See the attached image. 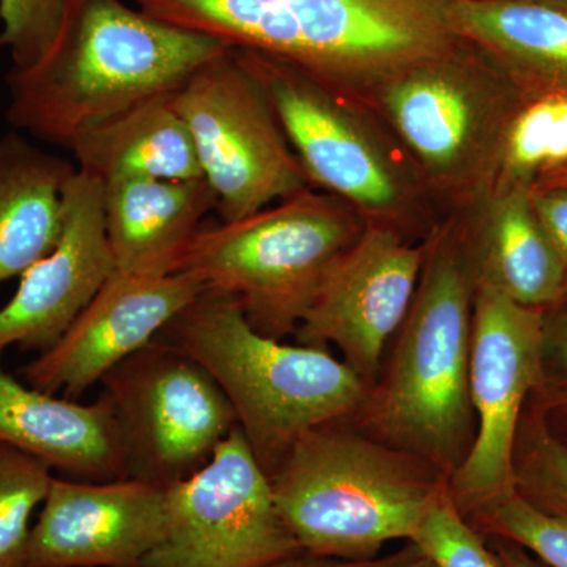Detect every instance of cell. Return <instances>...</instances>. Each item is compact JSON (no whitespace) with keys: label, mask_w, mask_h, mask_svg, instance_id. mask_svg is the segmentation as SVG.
<instances>
[{"label":"cell","mask_w":567,"mask_h":567,"mask_svg":"<svg viewBox=\"0 0 567 567\" xmlns=\"http://www.w3.org/2000/svg\"><path fill=\"white\" fill-rule=\"evenodd\" d=\"M227 48L122 0H69L50 50L7 74V118L14 132L69 148L78 134L134 104L177 92Z\"/></svg>","instance_id":"1"},{"label":"cell","mask_w":567,"mask_h":567,"mask_svg":"<svg viewBox=\"0 0 567 567\" xmlns=\"http://www.w3.org/2000/svg\"><path fill=\"white\" fill-rule=\"evenodd\" d=\"M476 279L468 249L453 235L427 246L404 323L375 382L347 423L451 477L476 436L470 398Z\"/></svg>","instance_id":"2"},{"label":"cell","mask_w":567,"mask_h":567,"mask_svg":"<svg viewBox=\"0 0 567 567\" xmlns=\"http://www.w3.org/2000/svg\"><path fill=\"white\" fill-rule=\"evenodd\" d=\"M167 24L260 52L331 93L431 55L442 40L439 0H134Z\"/></svg>","instance_id":"3"},{"label":"cell","mask_w":567,"mask_h":567,"mask_svg":"<svg viewBox=\"0 0 567 567\" xmlns=\"http://www.w3.org/2000/svg\"><path fill=\"white\" fill-rule=\"evenodd\" d=\"M276 507L306 554L375 558L412 540L450 477L346 420L306 432L270 475Z\"/></svg>","instance_id":"4"},{"label":"cell","mask_w":567,"mask_h":567,"mask_svg":"<svg viewBox=\"0 0 567 567\" xmlns=\"http://www.w3.org/2000/svg\"><path fill=\"white\" fill-rule=\"evenodd\" d=\"M156 338L207 369L268 477L306 432L352 416L368 391L324 347L286 344L254 330L237 301L218 290L197 295Z\"/></svg>","instance_id":"5"},{"label":"cell","mask_w":567,"mask_h":567,"mask_svg":"<svg viewBox=\"0 0 567 567\" xmlns=\"http://www.w3.org/2000/svg\"><path fill=\"white\" fill-rule=\"evenodd\" d=\"M363 233L344 204L305 189L276 207L200 229L178 271L233 297L254 330L293 334L338 257Z\"/></svg>","instance_id":"6"},{"label":"cell","mask_w":567,"mask_h":567,"mask_svg":"<svg viewBox=\"0 0 567 567\" xmlns=\"http://www.w3.org/2000/svg\"><path fill=\"white\" fill-rule=\"evenodd\" d=\"M223 223L305 192L308 177L264 85L234 48L204 63L173 93Z\"/></svg>","instance_id":"7"},{"label":"cell","mask_w":567,"mask_h":567,"mask_svg":"<svg viewBox=\"0 0 567 567\" xmlns=\"http://www.w3.org/2000/svg\"><path fill=\"white\" fill-rule=\"evenodd\" d=\"M128 456L130 477L162 486L194 475L238 427L204 365L155 338L102 380Z\"/></svg>","instance_id":"8"},{"label":"cell","mask_w":567,"mask_h":567,"mask_svg":"<svg viewBox=\"0 0 567 567\" xmlns=\"http://www.w3.org/2000/svg\"><path fill=\"white\" fill-rule=\"evenodd\" d=\"M303 554L240 427L194 475L167 486L166 533L140 567H268Z\"/></svg>","instance_id":"9"},{"label":"cell","mask_w":567,"mask_h":567,"mask_svg":"<svg viewBox=\"0 0 567 567\" xmlns=\"http://www.w3.org/2000/svg\"><path fill=\"white\" fill-rule=\"evenodd\" d=\"M544 315L476 282L473 301L470 398L476 436L450 495L462 516L514 486L513 453L518 421L540 377Z\"/></svg>","instance_id":"10"},{"label":"cell","mask_w":567,"mask_h":567,"mask_svg":"<svg viewBox=\"0 0 567 567\" xmlns=\"http://www.w3.org/2000/svg\"><path fill=\"white\" fill-rule=\"evenodd\" d=\"M427 246L405 244L386 227H368L331 265L295 331L298 344L338 347L371 386L390 341L415 298Z\"/></svg>","instance_id":"11"},{"label":"cell","mask_w":567,"mask_h":567,"mask_svg":"<svg viewBox=\"0 0 567 567\" xmlns=\"http://www.w3.org/2000/svg\"><path fill=\"white\" fill-rule=\"evenodd\" d=\"M205 286L196 276L112 274L58 344L22 368L25 382L76 401L115 365L151 344Z\"/></svg>","instance_id":"12"},{"label":"cell","mask_w":567,"mask_h":567,"mask_svg":"<svg viewBox=\"0 0 567 567\" xmlns=\"http://www.w3.org/2000/svg\"><path fill=\"white\" fill-rule=\"evenodd\" d=\"M112 274L104 183L76 169L63 188L54 248L21 275L17 293L0 309V357L10 346L43 353L58 344Z\"/></svg>","instance_id":"13"},{"label":"cell","mask_w":567,"mask_h":567,"mask_svg":"<svg viewBox=\"0 0 567 567\" xmlns=\"http://www.w3.org/2000/svg\"><path fill=\"white\" fill-rule=\"evenodd\" d=\"M166 486L54 477L25 567H140L166 533Z\"/></svg>","instance_id":"14"},{"label":"cell","mask_w":567,"mask_h":567,"mask_svg":"<svg viewBox=\"0 0 567 567\" xmlns=\"http://www.w3.org/2000/svg\"><path fill=\"white\" fill-rule=\"evenodd\" d=\"M234 50L264 85L308 181L364 210L398 204L401 189L390 164L330 92L276 59Z\"/></svg>","instance_id":"15"},{"label":"cell","mask_w":567,"mask_h":567,"mask_svg":"<svg viewBox=\"0 0 567 567\" xmlns=\"http://www.w3.org/2000/svg\"><path fill=\"white\" fill-rule=\"evenodd\" d=\"M0 442L20 447L74 480L130 477L128 456L106 395L93 404L22 385L0 365Z\"/></svg>","instance_id":"16"},{"label":"cell","mask_w":567,"mask_h":567,"mask_svg":"<svg viewBox=\"0 0 567 567\" xmlns=\"http://www.w3.org/2000/svg\"><path fill=\"white\" fill-rule=\"evenodd\" d=\"M218 199L205 177L104 183V223L115 274H177Z\"/></svg>","instance_id":"17"},{"label":"cell","mask_w":567,"mask_h":567,"mask_svg":"<svg viewBox=\"0 0 567 567\" xmlns=\"http://www.w3.org/2000/svg\"><path fill=\"white\" fill-rule=\"evenodd\" d=\"M76 169L103 183L118 178L204 177L192 134L173 93L145 100L78 134L69 145Z\"/></svg>","instance_id":"18"},{"label":"cell","mask_w":567,"mask_h":567,"mask_svg":"<svg viewBox=\"0 0 567 567\" xmlns=\"http://www.w3.org/2000/svg\"><path fill=\"white\" fill-rule=\"evenodd\" d=\"M74 171L20 132L0 137V284L21 276L54 248L63 188Z\"/></svg>","instance_id":"19"},{"label":"cell","mask_w":567,"mask_h":567,"mask_svg":"<svg viewBox=\"0 0 567 567\" xmlns=\"http://www.w3.org/2000/svg\"><path fill=\"white\" fill-rule=\"evenodd\" d=\"M468 249L476 282H486L527 308H557L566 297V271L537 218L532 194L517 186L496 203L481 240Z\"/></svg>","instance_id":"20"},{"label":"cell","mask_w":567,"mask_h":567,"mask_svg":"<svg viewBox=\"0 0 567 567\" xmlns=\"http://www.w3.org/2000/svg\"><path fill=\"white\" fill-rule=\"evenodd\" d=\"M385 104L395 128L431 169L451 173L466 162L480 110L464 82L442 71L416 70L390 85Z\"/></svg>","instance_id":"21"},{"label":"cell","mask_w":567,"mask_h":567,"mask_svg":"<svg viewBox=\"0 0 567 567\" xmlns=\"http://www.w3.org/2000/svg\"><path fill=\"white\" fill-rule=\"evenodd\" d=\"M458 21L516 61L567 81V9L532 0L461 2Z\"/></svg>","instance_id":"22"},{"label":"cell","mask_w":567,"mask_h":567,"mask_svg":"<svg viewBox=\"0 0 567 567\" xmlns=\"http://www.w3.org/2000/svg\"><path fill=\"white\" fill-rule=\"evenodd\" d=\"M464 517L481 536L517 544L547 567H567V514L540 509L516 486L491 496Z\"/></svg>","instance_id":"23"},{"label":"cell","mask_w":567,"mask_h":567,"mask_svg":"<svg viewBox=\"0 0 567 567\" xmlns=\"http://www.w3.org/2000/svg\"><path fill=\"white\" fill-rule=\"evenodd\" d=\"M52 480L47 462L0 442V567H25L29 520L47 499Z\"/></svg>","instance_id":"24"},{"label":"cell","mask_w":567,"mask_h":567,"mask_svg":"<svg viewBox=\"0 0 567 567\" xmlns=\"http://www.w3.org/2000/svg\"><path fill=\"white\" fill-rule=\"evenodd\" d=\"M514 486L533 505L567 514V446L535 405L525 404L513 453Z\"/></svg>","instance_id":"25"},{"label":"cell","mask_w":567,"mask_h":567,"mask_svg":"<svg viewBox=\"0 0 567 567\" xmlns=\"http://www.w3.org/2000/svg\"><path fill=\"white\" fill-rule=\"evenodd\" d=\"M514 177L567 167V92L550 93L518 112L505 144Z\"/></svg>","instance_id":"26"},{"label":"cell","mask_w":567,"mask_h":567,"mask_svg":"<svg viewBox=\"0 0 567 567\" xmlns=\"http://www.w3.org/2000/svg\"><path fill=\"white\" fill-rule=\"evenodd\" d=\"M410 543L440 567H503L492 547L454 505L450 491L432 506Z\"/></svg>","instance_id":"27"},{"label":"cell","mask_w":567,"mask_h":567,"mask_svg":"<svg viewBox=\"0 0 567 567\" xmlns=\"http://www.w3.org/2000/svg\"><path fill=\"white\" fill-rule=\"evenodd\" d=\"M69 0H0V48L13 69H28L50 50L61 29Z\"/></svg>","instance_id":"28"},{"label":"cell","mask_w":567,"mask_h":567,"mask_svg":"<svg viewBox=\"0 0 567 567\" xmlns=\"http://www.w3.org/2000/svg\"><path fill=\"white\" fill-rule=\"evenodd\" d=\"M528 402L539 410L551 434L567 446V301L544 315L540 377Z\"/></svg>","instance_id":"29"},{"label":"cell","mask_w":567,"mask_h":567,"mask_svg":"<svg viewBox=\"0 0 567 567\" xmlns=\"http://www.w3.org/2000/svg\"><path fill=\"white\" fill-rule=\"evenodd\" d=\"M532 204L565 267L567 301V186H551L546 192L532 194Z\"/></svg>","instance_id":"30"},{"label":"cell","mask_w":567,"mask_h":567,"mask_svg":"<svg viewBox=\"0 0 567 567\" xmlns=\"http://www.w3.org/2000/svg\"><path fill=\"white\" fill-rule=\"evenodd\" d=\"M416 544L410 543L409 546L402 548V550L395 551L393 555L388 557H375L365 559H341V558H328L319 557V555L311 554H298L295 557L281 559V561L275 563V565L268 567H398L406 559L417 554Z\"/></svg>","instance_id":"31"},{"label":"cell","mask_w":567,"mask_h":567,"mask_svg":"<svg viewBox=\"0 0 567 567\" xmlns=\"http://www.w3.org/2000/svg\"><path fill=\"white\" fill-rule=\"evenodd\" d=\"M492 539H494L492 550L495 551L503 567H547L517 544L505 539H495V537Z\"/></svg>","instance_id":"32"},{"label":"cell","mask_w":567,"mask_h":567,"mask_svg":"<svg viewBox=\"0 0 567 567\" xmlns=\"http://www.w3.org/2000/svg\"><path fill=\"white\" fill-rule=\"evenodd\" d=\"M420 548V547H417ZM398 567H440L436 565L434 559L429 558L427 555H424L423 551L417 550L416 555H413L412 558L406 559L405 563H402L401 566Z\"/></svg>","instance_id":"33"},{"label":"cell","mask_w":567,"mask_h":567,"mask_svg":"<svg viewBox=\"0 0 567 567\" xmlns=\"http://www.w3.org/2000/svg\"><path fill=\"white\" fill-rule=\"evenodd\" d=\"M555 186H567V167L563 171V174L558 177V185Z\"/></svg>","instance_id":"34"}]
</instances>
